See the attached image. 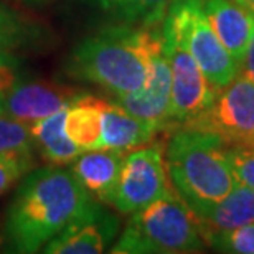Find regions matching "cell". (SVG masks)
I'll list each match as a JSON object with an SVG mask.
<instances>
[{
    "instance_id": "1",
    "label": "cell",
    "mask_w": 254,
    "mask_h": 254,
    "mask_svg": "<svg viewBox=\"0 0 254 254\" xmlns=\"http://www.w3.org/2000/svg\"><path fill=\"white\" fill-rule=\"evenodd\" d=\"M91 200L93 196L63 165L28 172L5 215L3 236L8 251H42Z\"/></svg>"
},
{
    "instance_id": "2",
    "label": "cell",
    "mask_w": 254,
    "mask_h": 254,
    "mask_svg": "<svg viewBox=\"0 0 254 254\" xmlns=\"http://www.w3.org/2000/svg\"><path fill=\"white\" fill-rule=\"evenodd\" d=\"M157 27L116 23L101 28L74 47L68 73L88 81L113 98L139 91L150 68V43Z\"/></svg>"
},
{
    "instance_id": "3",
    "label": "cell",
    "mask_w": 254,
    "mask_h": 254,
    "mask_svg": "<svg viewBox=\"0 0 254 254\" xmlns=\"http://www.w3.org/2000/svg\"><path fill=\"white\" fill-rule=\"evenodd\" d=\"M165 167L172 189L196 216L226 196L236 184L228 145L206 130H177L165 149Z\"/></svg>"
},
{
    "instance_id": "4",
    "label": "cell",
    "mask_w": 254,
    "mask_h": 254,
    "mask_svg": "<svg viewBox=\"0 0 254 254\" xmlns=\"http://www.w3.org/2000/svg\"><path fill=\"white\" fill-rule=\"evenodd\" d=\"M206 246L198 218L172 189L154 203L132 213L111 253L187 254Z\"/></svg>"
},
{
    "instance_id": "5",
    "label": "cell",
    "mask_w": 254,
    "mask_h": 254,
    "mask_svg": "<svg viewBox=\"0 0 254 254\" xmlns=\"http://www.w3.org/2000/svg\"><path fill=\"white\" fill-rule=\"evenodd\" d=\"M162 28L172 32L185 45L216 89L225 88L236 78L238 64L208 23L205 0H172Z\"/></svg>"
},
{
    "instance_id": "6",
    "label": "cell",
    "mask_w": 254,
    "mask_h": 254,
    "mask_svg": "<svg viewBox=\"0 0 254 254\" xmlns=\"http://www.w3.org/2000/svg\"><path fill=\"white\" fill-rule=\"evenodd\" d=\"M172 190L162 144L142 145L126 152L119 180L109 198L116 210L132 215Z\"/></svg>"
},
{
    "instance_id": "7",
    "label": "cell",
    "mask_w": 254,
    "mask_h": 254,
    "mask_svg": "<svg viewBox=\"0 0 254 254\" xmlns=\"http://www.w3.org/2000/svg\"><path fill=\"white\" fill-rule=\"evenodd\" d=\"M164 50L172 74L169 124L185 126L206 111L218 91L185 48V45L169 30L162 28Z\"/></svg>"
},
{
    "instance_id": "8",
    "label": "cell",
    "mask_w": 254,
    "mask_h": 254,
    "mask_svg": "<svg viewBox=\"0 0 254 254\" xmlns=\"http://www.w3.org/2000/svg\"><path fill=\"white\" fill-rule=\"evenodd\" d=\"M182 127L216 134L226 145H254V83L238 73L210 108Z\"/></svg>"
},
{
    "instance_id": "9",
    "label": "cell",
    "mask_w": 254,
    "mask_h": 254,
    "mask_svg": "<svg viewBox=\"0 0 254 254\" xmlns=\"http://www.w3.org/2000/svg\"><path fill=\"white\" fill-rule=\"evenodd\" d=\"M7 60L5 55L0 57V116L30 126L69 104L73 96L63 88L22 78Z\"/></svg>"
},
{
    "instance_id": "10",
    "label": "cell",
    "mask_w": 254,
    "mask_h": 254,
    "mask_svg": "<svg viewBox=\"0 0 254 254\" xmlns=\"http://www.w3.org/2000/svg\"><path fill=\"white\" fill-rule=\"evenodd\" d=\"M119 231V220L109 210L91 200L53 240L43 246L47 254H101Z\"/></svg>"
},
{
    "instance_id": "11",
    "label": "cell",
    "mask_w": 254,
    "mask_h": 254,
    "mask_svg": "<svg viewBox=\"0 0 254 254\" xmlns=\"http://www.w3.org/2000/svg\"><path fill=\"white\" fill-rule=\"evenodd\" d=\"M172 74L169 60L164 50L162 25L157 27L150 43V68L145 84L139 91L124 96H116L119 106L140 119L159 124L162 129L169 126Z\"/></svg>"
},
{
    "instance_id": "12",
    "label": "cell",
    "mask_w": 254,
    "mask_h": 254,
    "mask_svg": "<svg viewBox=\"0 0 254 254\" xmlns=\"http://www.w3.org/2000/svg\"><path fill=\"white\" fill-rule=\"evenodd\" d=\"M160 129L159 124L130 114L116 101L104 99L98 149L129 152L152 142Z\"/></svg>"
},
{
    "instance_id": "13",
    "label": "cell",
    "mask_w": 254,
    "mask_h": 254,
    "mask_svg": "<svg viewBox=\"0 0 254 254\" xmlns=\"http://www.w3.org/2000/svg\"><path fill=\"white\" fill-rule=\"evenodd\" d=\"M205 15L240 69L254 33V15L235 0H205Z\"/></svg>"
},
{
    "instance_id": "14",
    "label": "cell",
    "mask_w": 254,
    "mask_h": 254,
    "mask_svg": "<svg viewBox=\"0 0 254 254\" xmlns=\"http://www.w3.org/2000/svg\"><path fill=\"white\" fill-rule=\"evenodd\" d=\"M126 152L123 150H84L71 162V174L94 200L109 203L119 180Z\"/></svg>"
},
{
    "instance_id": "15",
    "label": "cell",
    "mask_w": 254,
    "mask_h": 254,
    "mask_svg": "<svg viewBox=\"0 0 254 254\" xmlns=\"http://www.w3.org/2000/svg\"><path fill=\"white\" fill-rule=\"evenodd\" d=\"M198 218L205 243L213 236L233 231L254 221V190L236 182L226 196L211 205Z\"/></svg>"
},
{
    "instance_id": "16",
    "label": "cell",
    "mask_w": 254,
    "mask_h": 254,
    "mask_svg": "<svg viewBox=\"0 0 254 254\" xmlns=\"http://www.w3.org/2000/svg\"><path fill=\"white\" fill-rule=\"evenodd\" d=\"M66 108L28 126L33 145L38 149L42 159L47 160L50 165L64 167L66 164H71L83 152L66 134Z\"/></svg>"
},
{
    "instance_id": "17",
    "label": "cell",
    "mask_w": 254,
    "mask_h": 254,
    "mask_svg": "<svg viewBox=\"0 0 254 254\" xmlns=\"http://www.w3.org/2000/svg\"><path fill=\"white\" fill-rule=\"evenodd\" d=\"M104 99L93 94L73 96L66 108V134L81 150H96L101 139V113Z\"/></svg>"
},
{
    "instance_id": "18",
    "label": "cell",
    "mask_w": 254,
    "mask_h": 254,
    "mask_svg": "<svg viewBox=\"0 0 254 254\" xmlns=\"http://www.w3.org/2000/svg\"><path fill=\"white\" fill-rule=\"evenodd\" d=\"M118 23L134 27L162 25L172 0H91Z\"/></svg>"
},
{
    "instance_id": "19",
    "label": "cell",
    "mask_w": 254,
    "mask_h": 254,
    "mask_svg": "<svg viewBox=\"0 0 254 254\" xmlns=\"http://www.w3.org/2000/svg\"><path fill=\"white\" fill-rule=\"evenodd\" d=\"M32 152H2L0 154V195L12 189V185L22 180L32 170Z\"/></svg>"
},
{
    "instance_id": "20",
    "label": "cell",
    "mask_w": 254,
    "mask_h": 254,
    "mask_svg": "<svg viewBox=\"0 0 254 254\" xmlns=\"http://www.w3.org/2000/svg\"><path fill=\"white\" fill-rule=\"evenodd\" d=\"M208 246L220 253L254 254V221L223 235L213 236L206 241Z\"/></svg>"
},
{
    "instance_id": "21",
    "label": "cell",
    "mask_w": 254,
    "mask_h": 254,
    "mask_svg": "<svg viewBox=\"0 0 254 254\" xmlns=\"http://www.w3.org/2000/svg\"><path fill=\"white\" fill-rule=\"evenodd\" d=\"M33 140L30 127L18 121L0 116V154L2 152H32Z\"/></svg>"
},
{
    "instance_id": "22",
    "label": "cell",
    "mask_w": 254,
    "mask_h": 254,
    "mask_svg": "<svg viewBox=\"0 0 254 254\" xmlns=\"http://www.w3.org/2000/svg\"><path fill=\"white\" fill-rule=\"evenodd\" d=\"M25 40L23 20L7 5L0 3V57L17 48Z\"/></svg>"
},
{
    "instance_id": "23",
    "label": "cell",
    "mask_w": 254,
    "mask_h": 254,
    "mask_svg": "<svg viewBox=\"0 0 254 254\" xmlns=\"http://www.w3.org/2000/svg\"><path fill=\"white\" fill-rule=\"evenodd\" d=\"M228 159L236 182L254 190V145H228Z\"/></svg>"
},
{
    "instance_id": "24",
    "label": "cell",
    "mask_w": 254,
    "mask_h": 254,
    "mask_svg": "<svg viewBox=\"0 0 254 254\" xmlns=\"http://www.w3.org/2000/svg\"><path fill=\"white\" fill-rule=\"evenodd\" d=\"M238 73L243 74L248 79H251L254 83V33L250 40V45L246 48L245 58H243V63L240 64V71Z\"/></svg>"
},
{
    "instance_id": "25",
    "label": "cell",
    "mask_w": 254,
    "mask_h": 254,
    "mask_svg": "<svg viewBox=\"0 0 254 254\" xmlns=\"http://www.w3.org/2000/svg\"><path fill=\"white\" fill-rule=\"evenodd\" d=\"M235 2H238L243 8H246L248 12L254 15V0H235Z\"/></svg>"
},
{
    "instance_id": "26",
    "label": "cell",
    "mask_w": 254,
    "mask_h": 254,
    "mask_svg": "<svg viewBox=\"0 0 254 254\" xmlns=\"http://www.w3.org/2000/svg\"><path fill=\"white\" fill-rule=\"evenodd\" d=\"M23 2H33V3H38V2H48V0H23Z\"/></svg>"
},
{
    "instance_id": "27",
    "label": "cell",
    "mask_w": 254,
    "mask_h": 254,
    "mask_svg": "<svg viewBox=\"0 0 254 254\" xmlns=\"http://www.w3.org/2000/svg\"><path fill=\"white\" fill-rule=\"evenodd\" d=\"M0 245H2V236H0Z\"/></svg>"
}]
</instances>
